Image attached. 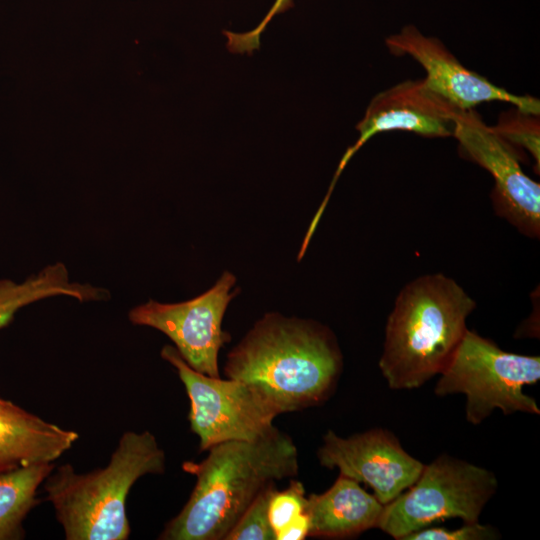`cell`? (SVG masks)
Segmentation results:
<instances>
[{
    "label": "cell",
    "mask_w": 540,
    "mask_h": 540,
    "mask_svg": "<svg viewBox=\"0 0 540 540\" xmlns=\"http://www.w3.org/2000/svg\"><path fill=\"white\" fill-rule=\"evenodd\" d=\"M207 451L200 462H183L182 469L194 475L196 483L159 539L225 540L265 488L298 473L296 445L276 427L256 440L226 441Z\"/></svg>",
    "instance_id": "1"
},
{
    "label": "cell",
    "mask_w": 540,
    "mask_h": 540,
    "mask_svg": "<svg viewBox=\"0 0 540 540\" xmlns=\"http://www.w3.org/2000/svg\"><path fill=\"white\" fill-rule=\"evenodd\" d=\"M342 355L328 328L267 314L227 356L225 375L249 384L280 415L319 405L333 392Z\"/></svg>",
    "instance_id": "2"
},
{
    "label": "cell",
    "mask_w": 540,
    "mask_h": 540,
    "mask_svg": "<svg viewBox=\"0 0 540 540\" xmlns=\"http://www.w3.org/2000/svg\"><path fill=\"white\" fill-rule=\"evenodd\" d=\"M475 300L442 273L420 276L399 292L385 328L379 367L392 389L418 388L440 374L465 332Z\"/></svg>",
    "instance_id": "3"
},
{
    "label": "cell",
    "mask_w": 540,
    "mask_h": 540,
    "mask_svg": "<svg viewBox=\"0 0 540 540\" xmlns=\"http://www.w3.org/2000/svg\"><path fill=\"white\" fill-rule=\"evenodd\" d=\"M166 455L149 431H126L108 464L77 473L70 463L44 481L46 500L67 540H126L131 528L126 499L134 483L147 474H163Z\"/></svg>",
    "instance_id": "4"
},
{
    "label": "cell",
    "mask_w": 540,
    "mask_h": 540,
    "mask_svg": "<svg viewBox=\"0 0 540 540\" xmlns=\"http://www.w3.org/2000/svg\"><path fill=\"white\" fill-rule=\"evenodd\" d=\"M435 393H462L469 423L480 424L495 409L503 414H540L524 387L540 379L539 356L502 350L493 341L467 329L449 363L440 373Z\"/></svg>",
    "instance_id": "5"
},
{
    "label": "cell",
    "mask_w": 540,
    "mask_h": 540,
    "mask_svg": "<svg viewBox=\"0 0 540 540\" xmlns=\"http://www.w3.org/2000/svg\"><path fill=\"white\" fill-rule=\"evenodd\" d=\"M495 474L449 455L438 456L407 491L384 509L379 529L398 540L447 518L478 522L483 508L496 493Z\"/></svg>",
    "instance_id": "6"
},
{
    "label": "cell",
    "mask_w": 540,
    "mask_h": 540,
    "mask_svg": "<svg viewBox=\"0 0 540 540\" xmlns=\"http://www.w3.org/2000/svg\"><path fill=\"white\" fill-rule=\"evenodd\" d=\"M161 356L178 373L188 398L190 429L199 438V450L226 441H253L275 426L277 411L249 384L211 377L192 369L174 346L165 345Z\"/></svg>",
    "instance_id": "7"
},
{
    "label": "cell",
    "mask_w": 540,
    "mask_h": 540,
    "mask_svg": "<svg viewBox=\"0 0 540 540\" xmlns=\"http://www.w3.org/2000/svg\"><path fill=\"white\" fill-rule=\"evenodd\" d=\"M235 277L225 272L208 291L180 303L150 300L130 310L129 320L164 333L174 343L183 360L194 370L220 377L218 353L230 340L222 329L226 308L236 294L230 292Z\"/></svg>",
    "instance_id": "8"
},
{
    "label": "cell",
    "mask_w": 540,
    "mask_h": 540,
    "mask_svg": "<svg viewBox=\"0 0 540 540\" xmlns=\"http://www.w3.org/2000/svg\"><path fill=\"white\" fill-rule=\"evenodd\" d=\"M453 136L464 156L492 175L495 213L523 235L539 238L540 185L524 173L515 148L472 109L459 111Z\"/></svg>",
    "instance_id": "9"
},
{
    "label": "cell",
    "mask_w": 540,
    "mask_h": 540,
    "mask_svg": "<svg viewBox=\"0 0 540 540\" xmlns=\"http://www.w3.org/2000/svg\"><path fill=\"white\" fill-rule=\"evenodd\" d=\"M321 466L368 484L386 505L412 486L424 464L408 454L393 433L375 428L342 438L329 430L317 451Z\"/></svg>",
    "instance_id": "10"
},
{
    "label": "cell",
    "mask_w": 540,
    "mask_h": 540,
    "mask_svg": "<svg viewBox=\"0 0 540 540\" xmlns=\"http://www.w3.org/2000/svg\"><path fill=\"white\" fill-rule=\"evenodd\" d=\"M386 45L393 54H409L417 60L426 70L425 85L460 110L496 100L509 102L525 113H540L538 99L514 95L496 86L463 66L440 41L422 35L412 26L388 37Z\"/></svg>",
    "instance_id": "11"
},
{
    "label": "cell",
    "mask_w": 540,
    "mask_h": 540,
    "mask_svg": "<svg viewBox=\"0 0 540 540\" xmlns=\"http://www.w3.org/2000/svg\"><path fill=\"white\" fill-rule=\"evenodd\" d=\"M460 109L431 91L423 80L405 81L377 94L358 123L356 143L344 154L329 192L349 159L372 136L393 130L413 132L426 137L453 136L455 118Z\"/></svg>",
    "instance_id": "12"
},
{
    "label": "cell",
    "mask_w": 540,
    "mask_h": 540,
    "mask_svg": "<svg viewBox=\"0 0 540 540\" xmlns=\"http://www.w3.org/2000/svg\"><path fill=\"white\" fill-rule=\"evenodd\" d=\"M64 429L0 396V473L54 462L78 440Z\"/></svg>",
    "instance_id": "13"
},
{
    "label": "cell",
    "mask_w": 540,
    "mask_h": 540,
    "mask_svg": "<svg viewBox=\"0 0 540 540\" xmlns=\"http://www.w3.org/2000/svg\"><path fill=\"white\" fill-rule=\"evenodd\" d=\"M384 505L359 482L339 475L324 493L307 497L309 536L344 538L377 528Z\"/></svg>",
    "instance_id": "14"
},
{
    "label": "cell",
    "mask_w": 540,
    "mask_h": 540,
    "mask_svg": "<svg viewBox=\"0 0 540 540\" xmlns=\"http://www.w3.org/2000/svg\"><path fill=\"white\" fill-rule=\"evenodd\" d=\"M54 468L53 462H41L0 473V540L24 538L23 522L39 503L38 488Z\"/></svg>",
    "instance_id": "15"
},
{
    "label": "cell",
    "mask_w": 540,
    "mask_h": 540,
    "mask_svg": "<svg viewBox=\"0 0 540 540\" xmlns=\"http://www.w3.org/2000/svg\"><path fill=\"white\" fill-rule=\"evenodd\" d=\"M89 293L87 285L72 283L66 267L57 263L22 283L8 279L0 280V328L7 326L22 307L37 300L66 295L84 301Z\"/></svg>",
    "instance_id": "16"
},
{
    "label": "cell",
    "mask_w": 540,
    "mask_h": 540,
    "mask_svg": "<svg viewBox=\"0 0 540 540\" xmlns=\"http://www.w3.org/2000/svg\"><path fill=\"white\" fill-rule=\"evenodd\" d=\"M493 129L513 147L518 146L529 151L540 166V126L538 115L525 113L516 108L499 118Z\"/></svg>",
    "instance_id": "17"
},
{
    "label": "cell",
    "mask_w": 540,
    "mask_h": 540,
    "mask_svg": "<svg viewBox=\"0 0 540 540\" xmlns=\"http://www.w3.org/2000/svg\"><path fill=\"white\" fill-rule=\"evenodd\" d=\"M275 484L265 488L250 504L225 540H276L268 517V504Z\"/></svg>",
    "instance_id": "18"
},
{
    "label": "cell",
    "mask_w": 540,
    "mask_h": 540,
    "mask_svg": "<svg viewBox=\"0 0 540 540\" xmlns=\"http://www.w3.org/2000/svg\"><path fill=\"white\" fill-rule=\"evenodd\" d=\"M306 500L305 488L297 480H291L283 491L276 489L272 491L268 504V517L275 537L277 531L304 512Z\"/></svg>",
    "instance_id": "19"
},
{
    "label": "cell",
    "mask_w": 540,
    "mask_h": 540,
    "mask_svg": "<svg viewBox=\"0 0 540 540\" xmlns=\"http://www.w3.org/2000/svg\"><path fill=\"white\" fill-rule=\"evenodd\" d=\"M500 538L497 529L478 522L465 523L460 528H423L407 535L404 540H493Z\"/></svg>",
    "instance_id": "20"
},
{
    "label": "cell",
    "mask_w": 540,
    "mask_h": 540,
    "mask_svg": "<svg viewBox=\"0 0 540 540\" xmlns=\"http://www.w3.org/2000/svg\"><path fill=\"white\" fill-rule=\"evenodd\" d=\"M309 529L310 520L304 511L276 532V540H302L309 536Z\"/></svg>",
    "instance_id": "21"
},
{
    "label": "cell",
    "mask_w": 540,
    "mask_h": 540,
    "mask_svg": "<svg viewBox=\"0 0 540 540\" xmlns=\"http://www.w3.org/2000/svg\"><path fill=\"white\" fill-rule=\"evenodd\" d=\"M292 6L291 0H276L269 14L267 15L265 21L259 26L260 28L264 27L267 21L275 14L286 10L288 7Z\"/></svg>",
    "instance_id": "22"
}]
</instances>
